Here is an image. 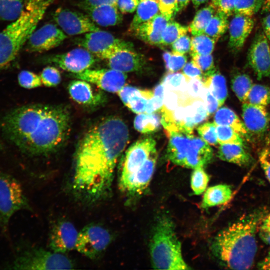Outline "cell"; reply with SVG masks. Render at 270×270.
I'll list each match as a JSON object with an SVG mask.
<instances>
[{
	"label": "cell",
	"instance_id": "18",
	"mask_svg": "<svg viewBox=\"0 0 270 270\" xmlns=\"http://www.w3.org/2000/svg\"><path fill=\"white\" fill-rule=\"evenodd\" d=\"M78 233L72 222L68 221L58 222L50 234V249L54 252L64 254L76 249Z\"/></svg>",
	"mask_w": 270,
	"mask_h": 270
},
{
	"label": "cell",
	"instance_id": "44",
	"mask_svg": "<svg viewBox=\"0 0 270 270\" xmlns=\"http://www.w3.org/2000/svg\"><path fill=\"white\" fill-rule=\"evenodd\" d=\"M198 132L201 138L210 146H215L218 143L216 125L214 122H206L198 127Z\"/></svg>",
	"mask_w": 270,
	"mask_h": 270
},
{
	"label": "cell",
	"instance_id": "57",
	"mask_svg": "<svg viewBox=\"0 0 270 270\" xmlns=\"http://www.w3.org/2000/svg\"><path fill=\"white\" fill-rule=\"evenodd\" d=\"M204 102L210 115L215 114L220 107L218 100L207 88Z\"/></svg>",
	"mask_w": 270,
	"mask_h": 270
},
{
	"label": "cell",
	"instance_id": "39",
	"mask_svg": "<svg viewBox=\"0 0 270 270\" xmlns=\"http://www.w3.org/2000/svg\"><path fill=\"white\" fill-rule=\"evenodd\" d=\"M218 143L220 144H232L244 146V138L230 127L216 126Z\"/></svg>",
	"mask_w": 270,
	"mask_h": 270
},
{
	"label": "cell",
	"instance_id": "48",
	"mask_svg": "<svg viewBox=\"0 0 270 270\" xmlns=\"http://www.w3.org/2000/svg\"><path fill=\"white\" fill-rule=\"evenodd\" d=\"M238 0H212L210 5L216 12H222L228 17L234 14Z\"/></svg>",
	"mask_w": 270,
	"mask_h": 270
},
{
	"label": "cell",
	"instance_id": "2",
	"mask_svg": "<svg viewBox=\"0 0 270 270\" xmlns=\"http://www.w3.org/2000/svg\"><path fill=\"white\" fill-rule=\"evenodd\" d=\"M71 116L64 106L30 104L8 112L0 121L6 139L22 152L44 156L54 152L70 134Z\"/></svg>",
	"mask_w": 270,
	"mask_h": 270
},
{
	"label": "cell",
	"instance_id": "51",
	"mask_svg": "<svg viewBox=\"0 0 270 270\" xmlns=\"http://www.w3.org/2000/svg\"><path fill=\"white\" fill-rule=\"evenodd\" d=\"M172 52L182 54H186L191 49V38L187 34L179 38L172 45Z\"/></svg>",
	"mask_w": 270,
	"mask_h": 270
},
{
	"label": "cell",
	"instance_id": "63",
	"mask_svg": "<svg viewBox=\"0 0 270 270\" xmlns=\"http://www.w3.org/2000/svg\"><path fill=\"white\" fill-rule=\"evenodd\" d=\"M208 0H192V4L196 8L206 2Z\"/></svg>",
	"mask_w": 270,
	"mask_h": 270
},
{
	"label": "cell",
	"instance_id": "42",
	"mask_svg": "<svg viewBox=\"0 0 270 270\" xmlns=\"http://www.w3.org/2000/svg\"><path fill=\"white\" fill-rule=\"evenodd\" d=\"M264 0H238L234 14L252 17L262 9Z\"/></svg>",
	"mask_w": 270,
	"mask_h": 270
},
{
	"label": "cell",
	"instance_id": "26",
	"mask_svg": "<svg viewBox=\"0 0 270 270\" xmlns=\"http://www.w3.org/2000/svg\"><path fill=\"white\" fill-rule=\"evenodd\" d=\"M218 154L221 160L240 166H248L252 161L251 155L240 145L220 144Z\"/></svg>",
	"mask_w": 270,
	"mask_h": 270
},
{
	"label": "cell",
	"instance_id": "30",
	"mask_svg": "<svg viewBox=\"0 0 270 270\" xmlns=\"http://www.w3.org/2000/svg\"><path fill=\"white\" fill-rule=\"evenodd\" d=\"M216 12L210 4L198 10L188 27V31L193 36L204 34Z\"/></svg>",
	"mask_w": 270,
	"mask_h": 270
},
{
	"label": "cell",
	"instance_id": "46",
	"mask_svg": "<svg viewBox=\"0 0 270 270\" xmlns=\"http://www.w3.org/2000/svg\"><path fill=\"white\" fill-rule=\"evenodd\" d=\"M40 76L42 84L47 87L56 86L62 80L60 72L54 66H48L44 68Z\"/></svg>",
	"mask_w": 270,
	"mask_h": 270
},
{
	"label": "cell",
	"instance_id": "5",
	"mask_svg": "<svg viewBox=\"0 0 270 270\" xmlns=\"http://www.w3.org/2000/svg\"><path fill=\"white\" fill-rule=\"evenodd\" d=\"M150 256L154 268L185 270L190 268L184 259L182 245L170 218L164 217L157 223L150 242Z\"/></svg>",
	"mask_w": 270,
	"mask_h": 270
},
{
	"label": "cell",
	"instance_id": "13",
	"mask_svg": "<svg viewBox=\"0 0 270 270\" xmlns=\"http://www.w3.org/2000/svg\"><path fill=\"white\" fill-rule=\"evenodd\" d=\"M48 62L64 70L77 74L90 69L96 60L94 54L81 48L52 56L48 58Z\"/></svg>",
	"mask_w": 270,
	"mask_h": 270
},
{
	"label": "cell",
	"instance_id": "7",
	"mask_svg": "<svg viewBox=\"0 0 270 270\" xmlns=\"http://www.w3.org/2000/svg\"><path fill=\"white\" fill-rule=\"evenodd\" d=\"M72 260L64 254L34 248L18 254L8 268L11 270H70L74 268Z\"/></svg>",
	"mask_w": 270,
	"mask_h": 270
},
{
	"label": "cell",
	"instance_id": "16",
	"mask_svg": "<svg viewBox=\"0 0 270 270\" xmlns=\"http://www.w3.org/2000/svg\"><path fill=\"white\" fill-rule=\"evenodd\" d=\"M106 60L110 68L126 74L142 72L148 66L146 56L136 52L134 48L116 50Z\"/></svg>",
	"mask_w": 270,
	"mask_h": 270
},
{
	"label": "cell",
	"instance_id": "53",
	"mask_svg": "<svg viewBox=\"0 0 270 270\" xmlns=\"http://www.w3.org/2000/svg\"><path fill=\"white\" fill-rule=\"evenodd\" d=\"M259 161L265 176L270 183V147L264 148L260 154Z\"/></svg>",
	"mask_w": 270,
	"mask_h": 270
},
{
	"label": "cell",
	"instance_id": "50",
	"mask_svg": "<svg viewBox=\"0 0 270 270\" xmlns=\"http://www.w3.org/2000/svg\"><path fill=\"white\" fill-rule=\"evenodd\" d=\"M158 2L160 13L169 20H172L178 13V0H158Z\"/></svg>",
	"mask_w": 270,
	"mask_h": 270
},
{
	"label": "cell",
	"instance_id": "58",
	"mask_svg": "<svg viewBox=\"0 0 270 270\" xmlns=\"http://www.w3.org/2000/svg\"><path fill=\"white\" fill-rule=\"evenodd\" d=\"M118 0H83L84 8L104 4H118Z\"/></svg>",
	"mask_w": 270,
	"mask_h": 270
},
{
	"label": "cell",
	"instance_id": "60",
	"mask_svg": "<svg viewBox=\"0 0 270 270\" xmlns=\"http://www.w3.org/2000/svg\"><path fill=\"white\" fill-rule=\"evenodd\" d=\"M258 268L260 270H270V252L264 259L259 264Z\"/></svg>",
	"mask_w": 270,
	"mask_h": 270
},
{
	"label": "cell",
	"instance_id": "12",
	"mask_svg": "<svg viewBox=\"0 0 270 270\" xmlns=\"http://www.w3.org/2000/svg\"><path fill=\"white\" fill-rule=\"evenodd\" d=\"M75 78L86 81L101 90L111 93H118L126 86L128 76L126 73L112 68L87 70L74 74Z\"/></svg>",
	"mask_w": 270,
	"mask_h": 270
},
{
	"label": "cell",
	"instance_id": "36",
	"mask_svg": "<svg viewBox=\"0 0 270 270\" xmlns=\"http://www.w3.org/2000/svg\"><path fill=\"white\" fill-rule=\"evenodd\" d=\"M188 28L170 20L163 30L161 36V45H172L180 36L187 34Z\"/></svg>",
	"mask_w": 270,
	"mask_h": 270
},
{
	"label": "cell",
	"instance_id": "14",
	"mask_svg": "<svg viewBox=\"0 0 270 270\" xmlns=\"http://www.w3.org/2000/svg\"><path fill=\"white\" fill-rule=\"evenodd\" d=\"M248 60L258 80L270 76V47L264 32L256 35L248 52Z\"/></svg>",
	"mask_w": 270,
	"mask_h": 270
},
{
	"label": "cell",
	"instance_id": "22",
	"mask_svg": "<svg viewBox=\"0 0 270 270\" xmlns=\"http://www.w3.org/2000/svg\"><path fill=\"white\" fill-rule=\"evenodd\" d=\"M170 20L160 12L141 24L132 33L146 44L153 46L161 45L162 32Z\"/></svg>",
	"mask_w": 270,
	"mask_h": 270
},
{
	"label": "cell",
	"instance_id": "8",
	"mask_svg": "<svg viewBox=\"0 0 270 270\" xmlns=\"http://www.w3.org/2000/svg\"><path fill=\"white\" fill-rule=\"evenodd\" d=\"M112 240V234L107 229L90 224L79 232L76 250L89 258L95 259L108 248Z\"/></svg>",
	"mask_w": 270,
	"mask_h": 270
},
{
	"label": "cell",
	"instance_id": "27",
	"mask_svg": "<svg viewBox=\"0 0 270 270\" xmlns=\"http://www.w3.org/2000/svg\"><path fill=\"white\" fill-rule=\"evenodd\" d=\"M202 80L205 87L218 100L220 106H222L228 95L225 78L215 69L204 75Z\"/></svg>",
	"mask_w": 270,
	"mask_h": 270
},
{
	"label": "cell",
	"instance_id": "31",
	"mask_svg": "<svg viewBox=\"0 0 270 270\" xmlns=\"http://www.w3.org/2000/svg\"><path fill=\"white\" fill-rule=\"evenodd\" d=\"M229 24L228 16L216 12L207 26L204 34L218 42L228 30Z\"/></svg>",
	"mask_w": 270,
	"mask_h": 270
},
{
	"label": "cell",
	"instance_id": "45",
	"mask_svg": "<svg viewBox=\"0 0 270 270\" xmlns=\"http://www.w3.org/2000/svg\"><path fill=\"white\" fill-rule=\"evenodd\" d=\"M18 81L22 87L29 90L38 88L42 84L40 76L28 70H23L19 74Z\"/></svg>",
	"mask_w": 270,
	"mask_h": 270
},
{
	"label": "cell",
	"instance_id": "52",
	"mask_svg": "<svg viewBox=\"0 0 270 270\" xmlns=\"http://www.w3.org/2000/svg\"><path fill=\"white\" fill-rule=\"evenodd\" d=\"M260 238L266 244L270 246V212L264 218L259 228Z\"/></svg>",
	"mask_w": 270,
	"mask_h": 270
},
{
	"label": "cell",
	"instance_id": "29",
	"mask_svg": "<svg viewBox=\"0 0 270 270\" xmlns=\"http://www.w3.org/2000/svg\"><path fill=\"white\" fill-rule=\"evenodd\" d=\"M136 12L129 29L132 33L141 24L149 21L160 12L158 0H140Z\"/></svg>",
	"mask_w": 270,
	"mask_h": 270
},
{
	"label": "cell",
	"instance_id": "10",
	"mask_svg": "<svg viewBox=\"0 0 270 270\" xmlns=\"http://www.w3.org/2000/svg\"><path fill=\"white\" fill-rule=\"evenodd\" d=\"M156 142L152 138L141 139L127 150L122 166L119 186L126 182L143 166L154 150Z\"/></svg>",
	"mask_w": 270,
	"mask_h": 270
},
{
	"label": "cell",
	"instance_id": "49",
	"mask_svg": "<svg viewBox=\"0 0 270 270\" xmlns=\"http://www.w3.org/2000/svg\"><path fill=\"white\" fill-rule=\"evenodd\" d=\"M181 106L179 92L164 90V105L161 110L174 111Z\"/></svg>",
	"mask_w": 270,
	"mask_h": 270
},
{
	"label": "cell",
	"instance_id": "28",
	"mask_svg": "<svg viewBox=\"0 0 270 270\" xmlns=\"http://www.w3.org/2000/svg\"><path fill=\"white\" fill-rule=\"evenodd\" d=\"M232 190L226 184H220L208 188L204 195L202 208H209L226 204L232 198Z\"/></svg>",
	"mask_w": 270,
	"mask_h": 270
},
{
	"label": "cell",
	"instance_id": "56",
	"mask_svg": "<svg viewBox=\"0 0 270 270\" xmlns=\"http://www.w3.org/2000/svg\"><path fill=\"white\" fill-rule=\"evenodd\" d=\"M182 70L183 74L188 78L203 80V72L192 62H187Z\"/></svg>",
	"mask_w": 270,
	"mask_h": 270
},
{
	"label": "cell",
	"instance_id": "55",
	"mask_svg": "<svg viewBox=\"0 0 270 270\" xmlns=\"http://www.w3.org/2000/svg\"><path fill=\"white\" fill-rule=\"evenodd\" d=\"M140 0H118V6L123 14H131L136 11Z\"/></svg>",
	"mask_w": 270,
	"mask_h": 270
},
{
	"label": "cell",
	"instance_id": "3",
	"mask_svg": "<svg viewBox=\"0 0 270 270\" xmlns=\"http://www.w3.org/2000/svg\"><path fill=\"white\" fill-rule=\"evenodd\" d=\"M266 215L264 210L254 211L217 234L212 250L222 264L232 270L252 267L258 252L257 233Z\"/></svg>",
	"mask_w": 270,
	"mask_h": 270
},
{
	"label": "cell",
	"instance_id": "32",
	"mask_svg": "<svg viewBox=\"0 0 270 270\" xmlns=\"http://www.w3.org/2000/svg\"><path fill=\"white\" fill-rule=\"evenodd\" d=\"M26 0H0V20L13 22L22 14Z\"/></svg>",
	"mask_w": 270,
	"mask_h": 270
},
{
	"label": "cell",
	"instance_id": "61",
	"mask_svg": "<svg viewBox=\"0 0 270 270\" xmlns=\"http://www.w3.org/2000/svg\"><path fill=\"white\" fill-rule=\"evenodd\" d=\"M190 0H178L177 12L184 10L188 4Z\"/></svg>",
	"mask_w": 270,
	"mask_h": 270
},
{
	"label": "cell",
	"instance_id": "11",
	"mask_svg": "<svg viewBox=\"0 0 270 270\" xmlns=\"http://www.w3.org/2000/svg\"><path fill=\"white\" fill-rule=\"evenodd\" d=\"M53 18L59 28L68 35L86 34L100 30L88 16L68 8H58Z\"/></svg>",
	"mask_w": 270,
	"mask_h": 270
},
{
	"label": "cell",
	"instance_id": "47",
	"mask_svg": "<svg viewBox=\"0 0 270 270\" xmlns=\"http://www.w3.org/2000/svg\"><path fill=\"white\" fill-rule=\"evenodd\" d=\"M192 62L203 72L204 76L216 69L212 54H192Z\"/></svg>",
	"mask_w": 270,
	"mask_h": 270
},
{
	"label": "cell",
	"instance_id": "37",
	"mask_svg": "<svg viewBox=\"0 0 270 270\" xmlns=\"http://www.w3.org/2000/svg\"><path fill=\"white\" fill-rule=\"evenodd\" d=\"M246 102L266 107L270 104V88L266 86L253 84Z\"/></svg>",
	"mask_w": 270,
	"mask_h": 270
},
{
	"label": "cell",
	"instance_id": "35",
	"mask_svg": "<svg viewBox=\"0 0 270 270\" xmlns=\"http://www.w3.org/2000/svg\"><path fill=\"white\" fill-rule=\"evenodd\" d=\"M216 42L205 34L193 36L191 38V55L212 54Z\"/></svg>",
	"mask_w": 270,
	"mask_h": 270
},
{
	"label": "cell",
	"instance_id": "21",
	"mask_svg": "<svg viewBox=\"0 0 270 270\" xmlns=\"http://www.w3.org/2000/svg\"><path fill=\"white\" fill-rule=\"evenodd\" d=\"M90 83L82 80L72 82L68 90L72 98L80 104L85 106H98L104 100L101 92L94 90Z\"/></svg>",
	"mask_w": 270,
	"mask_h": 270
},
{
	"label": "cell",
	"instance_id": "4",
	"mask_svg": "<svg viewBox=\"0 0 270 270\" xmlns=\"http://www.w3.org/2000/svg\"><path fill=\"white\" fill-rule=\"evenodd\" d=\"M55 0H26L20 16L0 32V72L16 60Z\"/></svg>",
	"mask_w": 270,
	"mask_h": 270
},
{
	"label": "cell",
	"instance_id": "59",
	"mask_svg": "<svg viewBox=\"0 0 270 270\" xmlns=\"http://www.w3.org/2000/svg\"><path fill=\"white\" fill-rule=\"evenodd\" d=\"M264 32L268 40H270V14L265 17L262 21Z\"/></svg>",
	"mask_w": 270,
	"mask_h": 270
},
{
	"label": "cell",
	"instance_id": "41",
	"mask_svg": "<svg viewBox=\"0 0 270 270\" xmlns=\"http://www.w3.org/2000/svg\"><path fill=\"white\" fill-rule=\"evenodd\" d=\"M163 58L169 73L176 72L182 70L188 62L185 54L174 52H166L163 54Z\"/></svg>",
	"mask_w": 270,
	"mask_h": 270
},
{
	"label": "cell",
	"instance_id": "24",
	"mask_svg": "<svg viewBox=\"0 0 270 270\" xmlns=\"http://www.w3.org/2000/svg\"><path fill=\"white\" fill-rule=\"evenodd\" d=\"M90 18L96 24L108 27L122 22V13L118 4H104L84 8Z\"/></svg>",
	"mask_w": 270,
	"mask_h": 270
},
{
	"label": "cell",
	"instance_id": "15",
	"mask_svg": "<svg viewBox=\"0 0 270 270\" xmlns=\"http://www.w3.org/2000/svg\"><path fill=\"white\" fill-rule=\"evenodd\" d=\"M66 34L56 25L48 24L32 34L26 43V50L30 52H43L60 46L66 39Z\"/></svg>",
	"mask_w": 270,
	"mask_h": 270
},
{
	"label": "cell",
	"instance_id": "54",
	"mask_svg": "<svg viewBox=\"0 0 270 270\" xmlns=\"http://www.w3.org/2000/svg\"><path fill=\"white\" fill-rule=\"evenodd\" d=\"M154 97L148 100L146 112L151 114L161 110L164 105V95L154 94Z\"/></svg>",
	"mask_w": 270,
	"mask_h": 270
},
{
	"label": "cell",
	"instance_id": "1",
	"mask_svg": "<svg viewBox=\"0 0 270 270\" xmlns=\"http://www.w3.org/2000/svg\"><path fill=\"white\" fill-rule=\"evenodd\" d=\"M130 138L121 118L110 116L92 126L84 135L76 157L73 188L88 202L109 196L116 168Z\"/></svg>",
	"mask_w": 270,
	"mask_h": 270
},
{
	"label": "cell",
	"instance_id": "25",
	"mask_svg": "<svg viewBox=\"0 0 270 270\" xmlns=\"http://www.w3.org/2000/svg\"><path fill=\"white\" fill-rule=\"evenodd\" d=\"M214 123L216 126H226L236 132L244 138L250 140L251 136L244 122L232 110L222 107L215 113Z\"/></svg>",
	"mask_w": 270,
	"mask_h": 270
},
{
	"label": "cell",
	"instance_id": "23",
	"mask_svg": "<svg viewBox=\"0 0 270 270\" xmlns=\"http://www.w3.org/2000/svg\"><path fill=\"white\" fill-rule=\"evenodd\" d=\"M117 94L124 104L136 114L146 112L148 100L154 96V92L150 90L126 86Z\"/></svg>",
	"mask_w": 270,
	"mask_h": 270
},
{
	"label": "cell",
	"instance_id": "19",
	"mask_svg": "<svg viewBox=\"0 0 270 270\" xmlns=\"http://www.w3.org/2000/svg\"><path fill=\"white\" fill-rule=\"evenodd\" d=\"M254 26L252 17L234 14L228 28V48L232 53L236 54L241 50Z\"/></svg>",
	"mask_w": 270,
	"mask_h": 270
},
{
	"label": "cell",
	"instance_id": "38",
	"mask_svg": "<svg viewBox=\"0 0 270 270\" xmlns=\"http://www.w3.org/2000/svg\"><path fill=\"white\" fill-rule=\"evenodd\" d=\"M188 78L182 73H169L164 78L162 84L164 90L178 92H186Z\"/></svg>",
	"mask_w": 270,
	"mask_h": 270
},
{
	"label": "cell",
	"instance_id": "17",
	"mask_svg": "<svg viewBox=\"0 0 270 270\" xmlns=\"http://www.w3.org/2000/svg\"><path fill=\"white\" fill-rule=\"evenodd\" d=\"M157 160L158 152L156 148L140 169L126 182L119 186L122 192L133 196L142 194L152 178Z\"/></svg>",
	"mask_w": 270,
	"mask_h": 270
},
{
	"label": "cell",
	"instance_id": "6",
	"mask_svg": "<svg viewBox=\"0 0 270 270\" xmlns=\"http://www.w3.org/2000/svg\"><path fill=\"white\" fill-rule=\"evenodd\" d=\"M29 208L20 183L0 169V228L2 232H8L10 220L16 212Z\"/></svg>",
	"mask_w": 270,
	"mask_h": 270
},
{
	"label": "cell",
	"instance_id": "33",
	"mask_svg": "<svg viewBox=\"0 0 270 270\" xmlns=\"http://www.w3.org/2000/svg\"><path fill=\"white\" fill-rule=\"evenodd\" d=\"M161 120L159 116L151 114H138L134 120V127L136 130L144 134L156 132L160 126Z\"/></svg>",
	"mask_w": 270,
	"mask_h": 270
},
{
	"label": "cell",
	"instance_id": "40",
	"mask_svg": "<svg viewBox=\"0 0 270 270\" xmlns=\"http://www.w3.org/2000/svg\"><path fill=\"white\" fill-rule=\"evenodd\" d=\"M194 170L191 177V188L195 194L200 195L207 188L210 176L204 168H198Z\"/></svg>",
	"mask_w": 270,
	"mask_h": 270
},
{
	"label": "cell",
	"instance_id": "20",
	"mask_svg": "<svg viewBox=\"0 0 270 270\" xmlns=\"http://www.w3.org/2000/svg\"><path fill=\"white\" fill-rule=\"evenodd\" d=\"M242 118L250 134L262 136L269 127L270 116L266 107L244 103Z\"/></svg>",
	"mask_w": 270,
	"mask_h": 270
},
{
	"label": "cell",
	"instance_id": "9",
	"mask_svg": "<svg viewBox=\"0 0 270 270\" xmlns=\"http://www.w3.org/2000/svg\"><path fill=\"white\" fill-rule=\"evenodd\" d=\"M78 42L81 48L104 60L116 50L134 48L130 42L116 38L110 33L100 30L86 34Z\"/></svg>",
	"mask_w": 270,
	"mask_h": 270
},
{
	"label": "cell",
	"instance_id": "34",
	"mask_svg": "<svg viewBox=\"0 0 270 270\" xmlns=\"http://www.w3.org/2000/svg\"><path fill=\"white\" fill-rule=\"evenodd\" d=\"M232 88L236 97L242 104L246 102L253 86L251 78L246 74H237L232 80Z\"/></svg>",
	"mask_w": 270,
	"mask_h": 270
},
{
	"label": "cell",
	"instance_id": "62",
	"mask_svg": "<svg viewBox=\"0 0 270 270\" xmlns=\"http://www.w3.org/2000/svg\"><path fill=\"white\" fill-rule=\"evenodd\" d=\"M262 10L263 13L270 12V0H264Z\"/></svg>",
	"mask_w": 270,
	"mask_h": 270
},
{
	"label": "cell",
	"instance_id": "43",
	"mask_svg": "<svg viewBox=\"0 0 270 270\" xmlns=\"http://www.w3.org/2000/svg\"><path fill=\"white\" fill-rule=\"evenodd\" d=\"M206 88L202 80L200 78H189L186 92V94L191 99H201L204 101Z\"/></svg>",
	"mask_w": 270,
	"mask_h": 270
}]
</instances>
